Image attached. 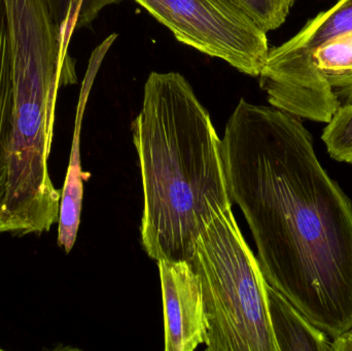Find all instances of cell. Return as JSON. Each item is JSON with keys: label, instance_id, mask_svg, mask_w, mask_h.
Listing matches in <instances>:
<instances>
[{"label": "cell", "instance_id": "6da1fadb", "mask_svg": "<svg viewBox=\"0 0 352 351\" xmlns=\"http://www.w3.org/2000/svg\"><path fill=\"white\" fill-rule=\"evenodd\" d=\"M221 154L265 280L329 337L352 328V202L300 117L240 99Z\"/></svg>", "mask_w": 352, "mask_h": 351}, {"label": "cell", "instance_id": "7a4b0ae2", "mask_svg": "<svg viewBox=\"0 0 352 351\" xmlns=\"http://www.w3.org/2000/svg\"><path fill=\"white\" fill-rule=\"evenodd\" d=\"M132 131L144 192V251L156 262L190 263L202 231L233 205L210 115L184 76L154 71Z\"/></svg>", "mask_w": 352, "mask_h": 351}, {"label": "cell", "instance_id": "3957f363", "mask_svg": "<svg viewBox=\"0 0 352 351\" xmlns=\"http://www.w3.org/2000/svg\"><path fill=\"white\" fill-rule=\"evenodd\" d=\"M2 1L10 35L14 121L0 230L41 234L59 220L61 191L52 183L47 163L58 89L76 82V72L45 0Z\"/></svg>", "mask_w": 352, "mask_h": 351}, {"label": "cell", "instance_id": "277c9868", "mask_svg": "<svg viewBox=\"0 0 352 351\" xmlns=\"http://www.w3.org/2000/svg\"><path fill=\"white\" fill-rule=\"evenodd\" d=\"M208 351H278L271 329L266 280L232 208L214 216L195 243Z\"/></svg>", "mask_w": 352, "mask_h": 351}, {"label": "cell", "instance_id": "5b68a950", "mask_svg": "<svg viewBox=\"0 0 352 351\" xmlns=\"http://www.w3.org/2000/svg\"><path fill=\"white\" fill-rule=\"evenodd\" d=\"M179 43L223 60L241 73L258 76L269 53L268 37L231 0H134Z\"/></svg>", "mask_w": 352, "mask_h": 351}, {"label": "cell", "instance_id": "8992f818", "mask_svg": "<svg viewBox=\"0 0 352 351\" xmlns=\"http://www.w3.org/2000/svg\"><path fill=\"white\" fill-rule=\"evenodd\" d=\"M349 31H352V0H340L310 20L293 38L269 49L258 78L271 106L291 113L307 80L312 54L327 39Z\"/></svg>", "mask_w": 352, "mask_h": 351}, {"label": "cell", "instance_id": "52a82bcc", "mask_svg": "<svg viewBox=\"0 0 352 351\" xmlns=\"http://www.w3.org/2000/svg\"><path fill=\"white\" fill-rule=\"evenodd\" d=\"M352 103V31L327 39L312 54L303 91L291 115L328 124Z\"/></svg>", "mask_w": 352, "mask_h": 351}, {"label": "cell", "instance_id": "ba28073f", "mask_svg": "<svg viewBox=\"0 0 352 351\" xmlns=\"http://www.w3.org/2000/svg\"><path fill=\"white\" fill-rule=\"evenodd\" d=\"M157 264L162 288L165 350H195L206 337L198 275L188 262L161 260Z\"/></svg>", "mask_w": 352, "mask_h": 351}, {"label": "cell", "instance_id": "9c48e42d", "mask_svg": "<svg viewBox=\"0 0 352 351\" xmlns=\"http://www.w3.org/2000/svg\"><path fill=\"white\" fill-rule=\"evenodd\" d=\"M271 329L278 351H332L326 333L312 325L280 292L266 284Z\"/></svg>", "mask_w": 352, "mask_h": 351}, {"label": "cell", "instance_id": "30bf717a", "mask_svg": "<svg viewBox=\"0 0 352 351\" xmlns=\"http://www.w3.org/2000/svg\"><path fill=\"white\" fill-rule=\"evenodd\" d=\"M82 88V96L78 103L76 113V127H74V139L70 150L69 164L66 173L65 183L61 191V203H60L59 220H58L57 243L64 249L66 253L72 251L78 237V228L82 214V197H84V181L90 177V173H85L82 169L80 160V127H82V115L85 104L88 96L90 84L88 80Z\"/></svg>", "mask_w": 352, "mask_h": 351}, {"label": "cell", "instance_id": "8fae6325", "mask_svg": "<svg viewBox=\"0 0 352 351\" xmlns=\"http://www.w3.org/2000/svg\"><path fill=\"white\" fill-rule=\"evenodd\" d=\"M14 121L10 43L6 14L0 8V205L8 183V158Z\"/></svg>", "mask_w": 352, "mask_h": 351}, {"label": "cell", "instance_id": "7c38bea8", "mask_svg": "<svg viewBox=\"0 0 352 351\" xmlns=\"http://www.w3.org/2000/svg\"><path fill=\"white\" fill-rule=\"evenodd\" d=\"M121 0H45L59 28L62 45L68 53L70 39L76 29L88 27L99 12Z\"/></svg>", "mask_w": 352, "mask_h": 351}, {"label": "cell", "instance_id": "4fadbf2b", "mask_svg": "<svg viewBox=\"0 0 352 351\" xmlns=\"http://www.w3.org/2000/svg\"><path fill=\"white\" fill-rule=\"evenodd\" d=\"M322 138L334 160L352 166V103L335 113Z\"/></svg>", "mask_w": 352, "mask_h": 351}, {"label": "cell", "instance_id": "5bb4252c", "mask_svg": "<svg viewBox=\"0 0 352 351\" xmlns=\"http://www.w3.org/2000/svg\"><path fill=\"white\" fill-rule=\"evenodd\" d=\"M244 10L263 30L279 28L287 20L296 0H231Z\"/></svg>", "mask_w": 352, "mask_h": 351}, {"label": "cell", "instance_id": "9a60e30c", "mask_svg": "<svg viewBox=\"0 0 352 351\" xmlns=\"http://www.w3.org/2000/svg\"><path fill=\"white\" fill-rule=\"evenodd\" d=\"M331 346L332 351H352V328L334 338Z\"/></svg>", "mask_w": 352, "mask_h": 351}, {"label": "cell", "instance_id": "2e32d148", "mask_svg": "<svg viewBox=\"0 0 352 351\" xmlns=\"http://www.w3.org/2000/svg\"><path fill=\"white\" fill-rule=\"evenodd\" d=\"M0 350H2L1 348H0Z\"/></svg>", "mask_w": 352, "mask_h": 351}]
</instances>
